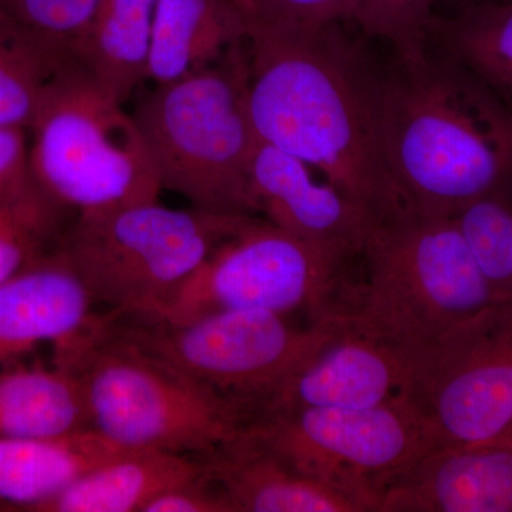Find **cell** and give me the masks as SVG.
I'll list each match as a JSON object with an SVG mask.
<instances>
[{
    "instance_id": "cell-1",
    "label": "cell",
    "mask_w": 512,
    "mask_h": 512,
    "mask_svg": "<svg viewBox=\"0 0 512 512\" xmlns=\"http://www.w3.org/2000/svg\"><path fill=\"white\" fill-rule=\"evenodd\" d=\"M343 25L249 29L248 109L259 140L311 165L377 227L409 211L384 153L383 74Z\"/></svg>"
},
{
    "instance_id": "cell-2",
    "label": "cell",
    "mask_w": 512,
    "mask_h": 512,
    "mask_svg": "<svg viewBox=\"0 0 512 512\" xmlns=\"http://www.w3.org/2000/svg\"><path fill=\"white\" fill-rule=\"evenodd\" d=\"M380 116L407 211L453 218L512 180V111L447 53L383 74Z\"/></svg>"
},
{
    "instance_id": "cell-3",
    "label": "cell",
    "mask_w": 512,
    "mask_h": 512,
    "mask_svg": "<svg viewBox=\"0 0 512 512\" xmlns=\"http://www.w3.org/2000/svg\"><path fill=\"white\" fill-rule=\"evenodd\" d=\"M111 319L55 352L53 365L82 386L90 429L124 448L191 457L210 456L247 433V409L121 338Z\"/></svg>"
},
{
    "instance_id": "cell-4",
    "label": "cell",
    "mask_w": 512,
    "mask_h": 512,
    "mask_svg": "<svg viewBox=\"0 0 512 512\" xmlns=\"http://www.w3.org/2000/svg\"><path fill=\"white\" fill-rule=\"evenodd\" d=\"M365 281L346 328L419 366L454 329L494 305L483 272L453 218L406 212L367 239Z\"/></svg>"
},
{
    "instance_id": "cell-5",
    "label": "cell",
    "mask_w": 512,
    "mask_h": 512,
    "mask_svg": "<svg viewBox=\"0 0 512 512\" xmlns=\"http://www.w3.org/2000/svg\"><path fill=\"white\" fill-rule=\"evenodd\" d=\"M131 114L163 190L198 210L255 215L248 171L259 137L248 109L247 42L207 69L154 84Z\"/></svg>"
},
{
    "instance_id": "cell-6",
    "label": "cell",
    "mask_w": 512,
    "mask_h": 512,
    "mask_svg": "<svg viewBox=\"0 0 512 512\" xmlns=\"http://www.w3.org/2000/svg\"><path fill=\"white\" fill-rule=\"evenodd\" d=\"M254 217L144 202L76 215L62 247L96 305L119 320L156 323L211 252Z\"/></svg>"
},
{
    "instance_id": "cell-7",
    "label": "cell",
    "mask_w": 512,
    "mask_h": 512,
    "mask_svg": "<svg viewBox=\"0 0 512 512\" xmlns=\"http://www.w3.org/2000/svg\"><path fill=\"white\" fill-rule=\"evenodd\" d=\"M28 138L30 177L74 215L157 201L163 190L133 114L80 64L49 87Z\"/></svg>"
},
{
    "instance_id": "cell-8",
    "label": "cell",
    "mask_w": 512,
    "mask_h": 512,
    "mask_svg": "<svg viewBox=\"0 0 512 512\" xmlns=\"http://www.w3.org/2000/svg\"><path fill=\"white\" fill-rule=\"evenodd\" d=\"M117 335L247 409L252 419L296 370L345 329L342 316L296 328L269 311H217L184 322L111 320Z\"/></svg>"
},
{
    "instance_id": "cell-9",
    "label": "cell",
    "mask_w": 512,
    "mask_h": 512,
    "mask_svg": "<svg viewBox=\"0 0 512 512\" xmlns=\"http://www.w3.org/2000/svg\"><path fill=\"white\" fill-rule=\"evenodd\" d=\"M248 433L362 512H379L387 488L434 448L429 423L412 397L367 409L262 414L251 420Z\"/></svg>"
},
{
    "instance_id": "cell-10",
    "label": "cell",
    "mask_w": 512,
    "mask_h": 512,
    "mask_svg": "<svg viewBox=\"0 0 512 512\" xmlns=\"http://www.w3.org/2000/svg\"><path fill=\"white\" fill-rule=\"evenodd\" d=\"M345 259L254 217L221 242L185 282L161 322L217 311L305 312L312 323L343 315L335 303Z\"/></svg>"
},
{
    "instance_id": "cell-11",
    "label": "cell",
    "mask_w": 512,
    "mask_h": 512,
    "mask_svg": "<svg viewBox=\"0 0 512 512\" xmlns=\"http://www.w3.org/2000/svg\"><path fill=\"white\" fill-rule=\"evenodd\" d=\"M413 400L433 450L500 439L512 424V306L494 303L427 353Z\"/></svg>"
},
{
    "instance_id": "cell-12",
    "label": "cell",
    "mask_w": 512,
    "mask_h": 512,
    "mask_svg": "<svg viewBox=\"0 0 512 512\" xmlns=\"http://www.w3.org/2000/svg\"><path fill=\"white\" fill-rule=\"evenodd\" d=\"M248 192L255 215L345 261L363 254L375 228L315 168L261 140L249 164Z\"/></svg>"
},
{
    "instance_id": "cell-13",
    "label": "cell",
    "mask_w": 512,
    "mask_h": 512,
    "mask_svg": "<svg viewBox=\"0 0 512 512\" xmlns=\"http://www.w3.org/2000/svg\"><path fill=\"white\" fill-rule=\"evenodd\" d=\"M416 373L412 357L345 325L338 338L278 387L256 416L309 407L367 409L413 399Z\"/></svg>"
},
{
    "instance_id": "cell-14",
    "label": "cell",
    "mask_w": 512,
    "mask_h": 512,
    "mask_svg": "<svg viewBox=\"0 0 512 512\" xmlns=\"http://www.w3.org/2000/svg\"><path fill=\"white\" fill-rule=\"evenodd\" d=\"M63 247L0 284V366L18 365L42 343L70 345L101 319Z\"/></svg>"
},
{
    "instance_id": "cell-15",
    "label": "cell",
    "mask_w": 512,
    "mask_h": 512,
    "mask_svg": "<svg viewBox=\"0 0 512 512\" xmlns=\"http://www.w3.org/2000/svg\"><path fill=\"white\" fill-rule=\"evenodd\" d=\"M379 512H512V441L430 451L387 488Z\"/></svg>"
},
{
    "instance_id": "cell-16",
    "label": "cell",
    "mask_w": 512,
    "mask_h": 512,
    "mask_svg": "<svg viewBox=\"0 0 512 512\" xmlns=\"http://www.w3.org/2000/svg\"><path fill=\"white\" fill-rule=\"evenodd\" d=\"M232 512H362L353 501L299 473L249 436L198 457Z\"/></svg>"
},
{
    "instance_id": "cell-17",
    "label": "cell",
    "mask_w": 512,
    "mask_h": 512,
    "mask_svg": "<svg viewBox=\"0 0 512 512\" xmlns=\"http://www.w3.org/2000/svg\"><path fill=\"white\" fill-rule=\"evenodd\" d=\"M248 20L237 0H160L148 82H174L245 45Z\"/></svg>"
},
{
    "instance_id": "cell-18",
    "label": "cell",
    "mask_w": 512,
    "mask_h": 512,
    "mask_svg": "<svg viewBox=\"0 0 512 512\" xmlns=\"http://www.w3.org/2000/svg\"><path fill=\"white\" fill-rule=\"evenodd\" d=\"M124 448L93 429L49 439H0V511H32Z\"/></svg>"
},
{
    "instance_id": "cell-19",
    "label": "cell",
    "mask_w": 512,
    "mask_h": 512,
    "mask_svg": "<svg viewBox=\"0 0 512 512\" xmlns=\"http://www.w3.org/2000/svg\"><path fill=\"white\" fill-rule=\"evenodd\" d=\"M202 473L200 458L130 448L87 471L33 512H144L158 495Z\"/></svg>"
},
{
    "instance_id": "cell-20",
    "label": "cell",
    "mask_w": 512,
    "mask_h": 512,
    "mask_svg": "<svg viewBox=\"0 0 512 512\" xmlns=\"http://www.w3.org/2000/svg\"><path fill=\"white\" fill-rule=\"evenodd\" d=\"M160 0H101L76 59L93 82L126 103L148 82V63Z\"/></svg>"
},
{
    "instance_id": "cell-21",
    "label": "cell",
    "mask_w": 512,
    "mask_h": 512,
    "mask_svg": "<svg viewBox=\"0 0 512 512\" xmlns=\"http://www.w3.org/2000/svg\"><path fill=\"white\" fill-rule=\"evenodd\" d=\"M84 429L89 416L73 372L12 365L0 373V439H49Z\"/></svg>"
},
{
    "instance_id": "cell-22",
    "label": "cell",
    "mask_w": 512,
    "mask_h": 512,
    "mask_svg": "<svg viewBox=\"0 0 512 512\" xmlns=\"http://www.w3.org/2000/svg\"><path fill=\"white\" fill-rule=\"evenodd\" d=\"M433 35L512 111V0H478L434 16Z\"/></svg>"
},
{
    "instance_id": "cell-23",
    "label": "cell",
    "mask_w": 512,
    "mask_h": 512,
    "mask_svg": "<svg viewBox=\"0 0 512 512\" xmlns=\"http://www.w3.org/2000/svg\"><path fill=\"white\" fill-rule=\"evenodd\" d=\"M74 64L0 13V127L28 131L49 87Z\"/></svg>"
},
{
    "instance_id": "cell-24",
    "label": "cell",
    "mask_w": 512,
    "mask_h": 512,
    "mask_svg": "<svg viewBox=\"0 0 512 512\" xmlns=\"http://www.w3.org/2000/svg\"><path fill=\"white\" fill-rule=\"evenodd\" d=\"M76 215L30 180L0 204V284L62 247Z\"/></svg>"
},
{
    "instance_id": "cell-25",
    "label": "cell",
    "mask_w": 512,
    "mask_h": 512,
    "mask_svg": "<svg viewBox=\"0 0 512 512\" xmlns=\"http://www.w3.org/2000/svg\"><path fill=\"white\" fill-rule=\"evenodd\" d=\"M498 305L512 306V180L471 202L456 217Z\"/></svg>"
},
{
    "instance_id": "cell-26",
    "label": "cell",
    "mask_w": 512,
    "mask_h": 512,
    "mask_svg": "<svg viewBox=\"0 0 512 512\" xmlns=\"http://www.w3.org/2000/svg\"><path fill=\"white\" fill-rule=\"evenodd\" d=\"M353 23L365 35L392 47L397 62L427 56L434 0H352Z\"/></svg>"
},
{
    "instance_id": "cell-27",
    "label": "cell",
    "mask_w": 512,
    "mask_h": 512,
    "mask_svg": "<svg viewBox=\"0 0 512 512\" xmlns=\"http://www.w3.org/2000/svg\"><path fill=\"white\" fill-rule=\"evenodd\" d=\"M100 3L101 0H0V13L43 45L77 62V47Z\"/></svg>"
},
{
    "instance_id": "cell-28",
    "label": "cell",
    "mask_w": 512,
    "mask_h": 512,
    "mask_svg": "<svg viewBox=\"0 0 512 512\" xmlns=\"http://www.w3.org/2000/svg\"><path fill=\"white\" fill-rule=\"evenodd\" d=\"M249 29L308 32L353 23L352 0H237Z\"/></svg>"
},
{
    "instance_id": "cell-29",
    "label": "cell",
    "mask_w": 512,
    "mask_h": 512,
    "mask_svg": "<svg viewBox=\"0 0 512 512\" xmlns=\"http://www.w3.org/2000/svg\"><path fill=\"white\" fill-rule=\"evenodd\" d=\"M144 512H232V508L204 471L200 477L158 495Z\"/></svg>"
},
{
    "instance_id": "cell-30",
    "label": "cell",
    "mask_w": 512,
    "mask_h": 512,
    "mask_svg": "<svg viewBox=\"0 0 512 512\" xmlns=\"http://www.w3.org/2000/svg\"><path fill=\"white\" fill-rule=\"evenodd\" d=\"M28 131L0 127V204L26 187L29 173Z\"/></svg>"
},
{
    "instance_id": "cell-31",
    "label": "cell",
    "mask_w": 512,
    "mask_h": 512,
    "mask_svg": "<svg viewBox=\"0 0 512 512\" xmlns=\"http://www.w3.org/2000/svg\"><path fill=\"white\" fill-rule=\"evenodd\" d=\"M441 2H450L454 3V5L460 6V8H463V6L470 5V3L478 2V0H434V8H436V5H439Z\"/></svg>"
},
{
    "instance_id": "cell-32",
    "label": "cell",
    "mask_w": 512,
    "mask_h": 512,
    "mask_svg": "<svg viewBox=\"0 0 512 512\" xmlns=\"http://www.w3.org/2000/svg\"><path fill=\"white\" fill-rule=\"evenodd\" d=\"M495 441H512V424L510 427H508L507 430H505L503 436H501L500 439H497ZM491 443H493V441H491Z\"/></svg>"
}]
</instances>
